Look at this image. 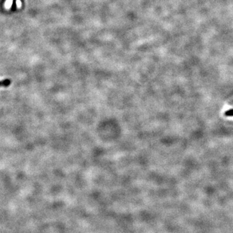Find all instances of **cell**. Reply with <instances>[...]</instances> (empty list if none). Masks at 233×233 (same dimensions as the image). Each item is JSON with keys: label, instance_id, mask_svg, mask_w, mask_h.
<instances>
[{"label": "cell", "instance_id": "1", "mask_svg": "<svg viewBox=\"0 0 233 233\" xmlns=\"http://www.w3.org/2000/svg\"><path fill=\"white\" fill-rule=\"evenodd\" d=\"M12 3V0H7L5 3V7L7 8H9L11 7Z\"/></svg>", "mask_w": 233, "mask_h": 233}, {"label": "cell", "instance_id": "2", "mask_svg": "<svg viewBox=\"0 0 233 233\" xmlns=\"http://www.w3.org/2000/svg\"><path fill=\"white\" fill-rule=\"evenodd\" d=\"M16 4H17V7H20V6L21 5V3L20 0H17V1H16Z\"/></svg>", "mask_w": 233, "mask_h": 233}]
</instances>
